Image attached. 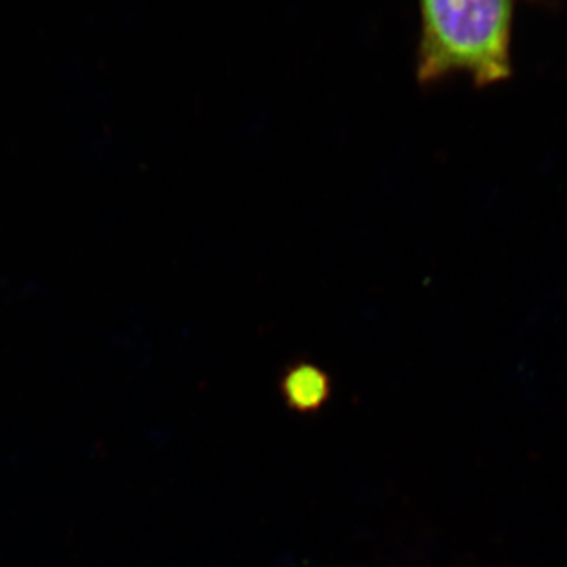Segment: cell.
Returning <instances> with one entry per match:
<instances>
[{"mask_svg": "<svg viewBox=\"0 0 567 567\" xmlns=\"http://www.w3.org/2000/svg\"><path fill=\"white\" fill-rule=\"evenodd\" d=\"M518 0H420L416 78L431 85L466 73L476 87L513 74L511 43Z\"/></svg>", "mask_w": 567, "mask_h": 567, "instance_id": "cell-1", "label": "cell"}, {"mask_svg": "<svg viewBox=\"0 0 567 567\" xmlns=\"http://www.w3.org/2000/svg\"><path fill=\"white\" fill-rule=\"evenodd\" d=\"M281 393L286 404L295 412L315 413L330 399V377L316 364L290 365L282 375Z\"/></svg>", "mask_w": 567, "mask_h": 567, "instance_id": "cell-2", "label": "cell"}]
</instances>
